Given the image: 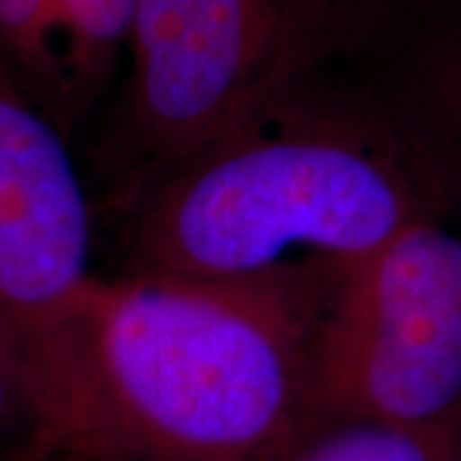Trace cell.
Returning a JSON list of instances; mask_svg holds the SVG:
<instances>
[{
	"instance_id": "obj_1",
	"label": "cell",
	"mask_w": 461,
	"mask_h": 461,
	"mask_svg": "<svg viewBox=\"0 0 461 461\" xmlns=\"http://www.w3.org/2000/svg\"><path fill=\"white\" fill-rule=\"evenodd\" d=\"M448 205L393 115L333 57L280 85L105 218L121 244L115 275L230 280L346 269Z\"/></svg>"
},
{
	"instance_id": "obj_2",
	"label": "cell",
	"mask_w": 461,
	"mask_h": 461,
	"mask_svg": "<svg viewBox=\"0 0 461 461\" xmlns=\"http://www.w3.org/2000/svg\"><path fill=\"white\" fill-rule=\"evenodd\" d=\"M95 277L59 456L275 461L318 429L315 339L333 277Z\"/></svg>"
},
{
	"instance_id": "obj_3",
	"label": "cell",
	"mask_w": 461,
	"mask_h": 461,
	"mask_svg": "<svg viewBox=\"0 0 461 461\" xmlns=\"http://www.w3.org/2000/svg\"><path fill=\"white\" fill-rule=\"evenodd\" d=\"M354 0H136L98 136V215L251 105L346 50Z\"/></svg>"
},
{
	"instance_id": "obj_4",
	"label": "cell",
	"mask_w": 461,
	"mask_h": 461,
	"mask_svg": "<svg viewBox=\"0 0 461 461\" xmlns=\"http://www.w3.org/2000/svg\"><path fill=\"white\" fill-rule=\"evenodd\" d=\"M318 426L461 429V213L441 208L341 269L315 339Z\"/></svg>"
},
{
	"instance_id": "obj_5",
	"label": "cell",
	"mask_w": 461,
	"mask_h": 461,
	"mask_svg": "<svg viewBox=\"0 0 461 461\" xmlns=\"http://www.w3.org/2000/svg\"><path fill=\"white\" fill-rule=\"evenodd\" d=\"M72 139L0 65V330L29 364L51 454L80 390L98 208Z\"/></svg>"
},
{
	"instance_id": "obj_6",
	"label": "cell",
	"mask_w": 461,
	"mask_h": 461,
	"mask_svg": "<svg viewBox=\"0 0 461 461\" xmlns=\"http://www.w3.org/2000/svg\"><path fill=\"white\" fill-rule=\"evenodd\" d=\"M136 0H0V65L75 141L123 69Z\"/></svg>"
},
{
	"instance_id": "obj_7",
	"label": "cell",
	"mask_w": 461,
	"mask_h": 461,
	"mask_svg": "<svg viewBox=\"0 0 461 461\" xmlns=\"http://www.w3.org/2000/svg\"><path fill=\"white\" fill-rule=\"evenodd\" d=\"M339 59L393 115L461 213V18L397 50L354 36Z\"/></svg>"
},
{
	"instance_id": "obj_8",
	"label": "cell",
	"mask_w": 461,
	"mask_h": 461,
	"mask_svg": "<svg viewBox=\"0 0 461 461\" xmlns=\"http://www.w3.org/2000/svg\"><path fill=\"white\" fill-rule=\"evenodd\" d=\"M459 430L339 420L311 430L275 461H461Z\"/></svg>"
},
{
	"instance_id": "obj_9",
	"label": "cell",
	"mask_w": 461,
	"mask_h": 461,
	"mask_svg": "<svg viewBox=\"0 0 461 461\" xmlns=\"http://www.w3.org/2000/svg\"><path fill=\"white\" fill-rule=\"evenodd\" d=\"M50 454V426L36 379L0 330V459L41 461Z\"/></svg>"
},
{
	"instance_id": "obj_10",
	"label": "cell",
	"mask_w": 461,
	"mask_h": 461,
	"mask_svg": "<svg viewBox=\"0 0 461 461\" xmlns=\"http://www.w3.org/2000/svg\"><path fill=\"white\" fill-rule=\"evenodd\" d=\"M359 3V0H357ZM364 3H397V0H364Z\"/></svg>"
},
{
	"instance_id": "obj_11",
	"label": "cell",
	"mask_w": 461,
	"mask_h": 461,
	"mask_svg": "<svg viewBox=\"0 0 461 461\" xmlns=\"http://www.w3.org/2000/svg\"><path fill=\"white\" fill-rule=\"evenodd\" d=\"M459 441H461V430H459Z\"/></svg>"
}]
</instances>
